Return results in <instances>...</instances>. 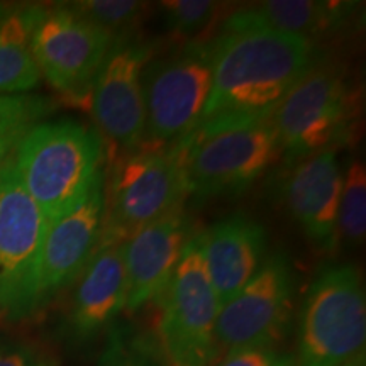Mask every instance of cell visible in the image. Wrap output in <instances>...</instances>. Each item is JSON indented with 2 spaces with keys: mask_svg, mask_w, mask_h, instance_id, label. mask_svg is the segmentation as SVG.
I'll list each match as a JSON object with an SVG mask.
<instances>
[{
  "mask_svg": "<svg viewBox=\"0 0 366 366\" xmlns=\"http://www.w3.org/2000/svg\"><path fill=\"white\" fill-rule=\"evenodd\" d=\"M27 194L51 222L80 204L105 173L102 136L73 119L36 122L12 153Z\"/></svg>",
  "mask_w": 366,
  "mask_h": 366,
  "instance_id": "obj_3",
  "label": "cell"
},
{
  "mask_svg": "<svg viewBox=\"0 0 366 366\" xmlns=\"http://www.w3.org/2000/svg\"><path fill=\"white\" fill-rule=\"evenodd\" d=\"M0 366H56V361L43 347L14 342L0 347Z\"/></svg>",
  "mask_w": 366,
  "mask_h": 366,
  "instance_id": "obj_26",
  "label": "cell"
},
{
  "mask_svg": "<svg viewBox=\"0 0 366 366\" xmlns=\"http://www.w3.org/2000/svg\"><path fill=\"white\" fill-rule=\"evenodd\" d=\"M358 99L345 71L315 63L277 105L273 121L288 163L336 149L351 132Z\"/></svg>",
  "mask_w": 366,
  "mask_h": 366,
  "instance_id": "obj_7",
  "label": "cell"
},
{
  "mask_svg": "<svg viewBox=\"0 0 366 366\" xmlns=\"http://www.w3.org/2000/svg\"><path fill=\"white\" fill-rule=\"evenodd\" d=\"M158 300L157 345L167 365H216L221 358L216 326L222 305L204 267L199 232L192 236Z\"/></svg>",
  "mask_w": 366,
  "mask_h": 366,
  "instance_id": "obj_6",
  "label": "cell"
},
{
  "mask_svg": "<svg viewBox=\"0 0 366 366\" xmlns=\"http://www.w3.org/2000/svg\"><path fill=\"white\" fill-rule=\"evenodd\" d=\"M187 195L197 200L236 195L282 157L272 114H221L182 137Z\"/></svg>",
  "mask_w": 366,
  "mask_h": 366,
  "instance_id": "obj_2",
  "label": "cell"
},
{
  "mask_svg": "<svg viewBox=\"0 0 366 366\" xmlns=\"http://www.w3.org/2000/svg\"><path fill=\"white\" fill-rule=\"evenodd\" d=\"M39 6H0V95H19L39 85L33 27Z\"/></svg>",
  "mask_w": 366,
  "mask_h": 366,
  "instance_id": "obj_19",
  "label": "cell"
},
{
  "mask_svg": "<svg viewBox=\"0 0 366 366\" xmlns=\"http://www.w3.org/2000/svg\"><path fill=\"white\" fill-rule=\"evenodd\" d=\"M194 234L180 207L137 229L122 242L127 312H137L162 297Z\"/></svg>",
  "mask_w": 366,
  "mask_h": 366,
  "instance_id": "obj_14",
  "label": "cell"
},
{
  "mask_svg": "<svg viewBox=\"0 0 366 366\" xmlns=\"http://www.w3.org/2000/svg\"><path fill=\"white\" fill-rule=\"evenodd\" d=\"M358 4L317 0H268L232 12L222 31L267 29L315 43L350 19Z\"/></svg>",
  "mask_w": 366,
  "mask_h": 366,
  "instance_id": "obj_18",
  "label": "cell"
},
{
  "mask_svg": "<svg viewBox=\"0 0 366 366\" xmlns=\"http://www.w3.org/2000/svg\"><path fill=\"white\" fill-rule=\"evenodd\" d=\"M340 242L363 244L366 234V172L360 159H353L342 172V189L337 212Z\"/></svg>",
  "mask_w": 366,
  "mask_h": 366,
  "instance_id": "obj_20",
  "label": "cell"
},
{
  "mask_svg": "<svg viewBox=\"0 0 366 366\" xmlns=\"http://www.w3.org/2000/svg\"><path fill=\"white\" fill-rule=\"evenodd\" d=\"M46 112V100L29 95H0V122H38Z\"/></svg>",
  "mask_w": 366,
  "mask_h": 366,
  "instance_id": "obj_25",
  "label": "cell"
},
{
  "mask_svg": "<svg viewBox=\"0 0 366 366\" xmlns=\"http://www.w3.org/2000/svg\"><path fill=\"white\" fill-rule=\"evenodd\" d=\"M212 41V90L202 121L221 114L274 112L317 63L312 41L267 29L222 31Z\"/></svg>",
  "mask_w": 366,
  "mask_h": 366,
  "instance_id": "obj_1",
  "label": "cell"
},
{
  "mask_svg": "<svg viewBox=\"0 0 366 366\" xmlns=\"http://www.w3.org/2000/svg\"><path fill=\"white\" fill-rule=\"evenodd\" d=\"M36 122H26V121H9L0 122V168L7 163V159L12 157L14 149H16L17 143L24 132L34 126Z\"/></svg>",
  "mask_w": 366,
  "mask_h": 366,
  "instance_id": "obj_27",
  "label": "cell"
},
{
  "mask_svg": "<svg viewBox=\"0 0 366 366\" xmlns=\"http://www.w3.org/2000/svg\"><path fill=\"white\" fill-rule=\"evenodd\" d=\"M71 285L63 327L73 345H89L112 331L117 317L126 310L122 242L99 244Z\"/></svg>",
  "mask_w": 366,
  "mask_h": 366,
  "instance_id": "obj_15",
  "label": "cell"
},
{
  "mask_svg": "<svg viewBox=\"0 0 366 366\" xmlns=\"http://www.w3.org/2000/svg\"><path fill=\"white\" fill-rule=\"evenodd\" d=\"M99 366H168L158 345L129 329L111 331Z\"/></svg>",
  "mask_w": 366,
  "mask_h": 366,
  "instance_id": "obj_22",
  "label": "cell"
},
{
  "mask_svg": "<svg viewBox=\"0 0 366 366\" xmlns=\"http://www.w3.org/2000/svg\"><path fill=\"white\" fill-rule=\"evenodd\" d=\"M204 267L221 305L231 300L267 258V231L253 219L236 216L199 232Z\"/></svg>",
  "mask_w": 366,
  "mask_h": 366,
  "instance_id": "obj_17",
  "label": "cell"
},
{
  "mask_svg": "<svg viewBox=\"0 0 366 366\" xmlns=\"http://www.w3.org/2000/svg\"><path fill=\"white\" fill-rule=\"evenodd\" d=\"M105 214L99 244L124 242L146 224L183 207L187 199L180 143L141 144L105 170Z\"/></svg>",
  "mask_w": 366,
  "mask_h": 366,
  "instance_id": "obj_4",
  "label": "cell"
},
{
  "mask_svg": "<svg viewBox=\"0 0 366 366\" xmlns=\"http://www.w3.org/2000/svg\"><path fill=\"white\" fill-rule=\"evenodd\" d=\"M214 366H297V358L278 346H254L224 353Z\"/></svg>",
  "mask_w": 366,
  "mask_h": 366,
  "instance_id": "obj_24",
  "label": "cell"
},
{
  "mask_svg": "<svg viewBox=\"0 0 366 366\" xmlns=\"http://www.w3.org/2000/svg\"><path fill=\"white\" fill-rule=\"evenodd\" d=\"M31 43L41 76L68 97H84L114 38L61 4L38 7Z\"/></svg>",
  "mask_w": 366,
  "mask_h": 366,
  "instance_id": "obj_11",
  "label": "cell"
},
{
  "mask_svg": "<svg viewBox=\"0 0 366 366\" xmlns=\"http://www.w3.org/2000/svg\"><path fill=\"white\" fill-rule=\"evenodd\" d=\"M342 366H366V363H365V358H363V360L353 361V363H347V365H342Z\"/></svg>",
  "mask_w": 366,
  "mask_h": 366,
  "instance_id": "obj_28",
  "label": "cell"
},
{
  "mask_svg": "<svg viewBox=\"0 0 366 366\" xmlns=\"http://www.w3.org/2000/svg\"><path fill=\"white\" fill-rule=\"evenodd\" d=\"M68 6L92 24L111 34L114 39L129 36L148 11V4L136 0H81Z\"/></svg>",
  "mask_w": 366,
  "mask_h": 366,
  "instance_id": "obj_21",
  "label": "cell"
},
{
  "mask_svg": "<svg viewBox=\"0 0 366 366\" xmlns=\"http://www.w3.org/2000/svg\"><path fill=\"white\" fill-rule=\"evenodd\" d=\"M342 170L336 149H326L294 163L283 183V199L307 239L324 253L340 246L337 212Z\"/></svg>",
  "mask_w": 366,
  "mask_h": 366,
  "instance_id": "obj_16",
  "label": "cell"
},
{
  "mask_svg": "<svg viewBox=\"0 0 366 366\" xmlns=\"http://www.w3.org/2000/svg\"><path fill=\"white\" fill-rule=\"evenodd\" d=\"M104 182L105 173L80 204L49 222L38 273V310L75 282L99 248L105 214Z\"/></svg>",
  "mask_w": 366,
  "mask_h": 366,
  "instance_id": "obj_13",
  "label": "cell"
},
{
  "mask_svg": "<svg viewBox=\"0 0 366 366\" xmlns=\"http://www.w3.org/2000/svg\"><path fill=\"white\" fill-rule=\"evenodd\" d=\"M48 226L11 157L0 168V310L9 319L22 320L38 312V273Z\"/></svg>",
  "mask_w": 366,
  "mask_h": 366,
  "instance_id": "obj_9",
  "label": "cell"
},
{
  "mask_svg": "<svg viewBox=\"0 0 366 366\" xmlns=\"http://www.w3.org/2000/svg\"><path fill=\"white\" fill-rule=\"evenodd\" d=\"M366 295L355 264L315 274L300 305L297 366H342L365 358Z\"/></svg>",
  "mask_w": 366,
  "mask_h": 366,
  "instance_id": "obj_5",
  "label": "cell"
},
{
  "mask_svg": "<svg viewBox=\"0 0 366 366\" xmlns=\"http://www.w3.org/2000/svg\"><path fill=\"white\" fill-rule=\"evenodd\" d=\"M153 58V44L121 36L105 54L90 86V109L97 132L119 151L144 143L146 109L143 73Z\"/></svg>",
  "mask_w": 366,
  "mask_h": 366,
  "instance_id": "obj_12",
  "label": "cell"
},
{
  "mask_svg": "<svg viewBox=\"0 0 366 366\" xmlns=\"http://www.w3.org/2000/svg\"><path fill=\"white\" fill-rule=\"evenodd\" d=\"M212 70L214 41H190L149 59L143 73L146 144H173L200 124Z\"/></svg>",
  "mask_w": 366,
  "mask_h": 366,
  "instance_id": "obj_8",
  "label": "cell"
},
{
  "mask_svg": "<svg viewBox=\"0 0 366 366\" xmlns=\"http://www.w3.org/2000/svg\"><path fill=\"white\" fill-rule=\"evenodd\" d=\"M295 274L283 253L263 259L251 280L221 307L216 336L221 356L254 346H278L288 336Z\"/></svg>",
  "mask_w": 366,
  "mask_h": 366,
  "instance_id": "obj_10",
  "label": "cell"
},
{
  "mask_svg": "<svg viewBox=\"0 0 366 366\" xmlns=\"http://www.w3.org/2000/svg\"><path fill=\"white\" fill-rule=\"evenodd\" d=\"M159 6L172 33L182 39H189L187 43L197 41V36L216 21L222 9V4L212 0H170Z\"/></svg>",
  "mask_w": 366,
  "mask_h": 366,
  "instance_id": "obj_23",
  "label": "cell"
}]
</instances>
